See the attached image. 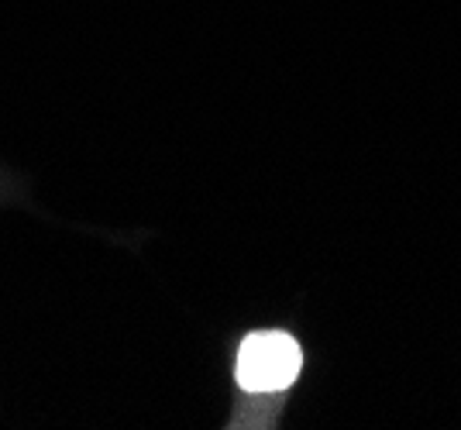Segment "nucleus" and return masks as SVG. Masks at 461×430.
Listing matches in <instances>:
<instances>
[{
    "label": "nucleus",
    "instance_id": "1",
    "mask_svg": "<svg viewBox=\"0 0 461 430\" xmlns=\"http://www.w3.org/2000/svg\"><path fill=\"white\" fill-rule=\"evenodd\" d=\"M300 369H303V352L296 337H289L286 331H255L238 348L234 379L245 392L266 396L289 390Z\"/></svg>",
    "mask_w": 461,
    "mask_h": 430
}]
</instances>
